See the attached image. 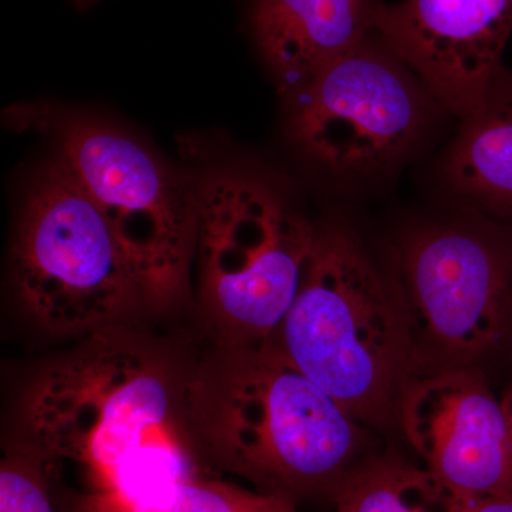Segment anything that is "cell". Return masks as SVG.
Listing matches in <instances>:
<instances>
[{
    "label": "cell",
    "mask_w": 512,
    "mask_h": 512,
    "mask_svg": "<svg viewBox=\"0 0 512 512\" xmlns=\"http://www.w3.org/2000/svg\"><path fill=\"white\" fill-rule=\"evenodd\" d=\"M195 426L215 467L265 494L333 497L366 457L367 427L288 359L274 340L225 348L192 370Z\"/></svg>",
    "instance_id": "1"
},
{
    "label": "cell",
    "mask_w": 512,
    "mask_h": 512,
    "mask_svg": "<svg viewBox=\"0 0 512 512\" xmlns=\"http://www.w3.org/2000/svg\"><path fill=\"white\" fill-rule=\"evenodd\" d=\"M274 342L367 429L400 427L412 379L402 301L355 232L318 229L301 286Z\"/></svg>",
    "instance_id": "2"
},
{
    "label": "cell",
    "mask_w": 512,
    "mask_h": 512,
    "mask_svg": "<svg viewBox=\"0 0 512 512\" xmlns=\"http://www.w3.org/2000/svg\"><path fill=\"white\" fill-rule=\"evenodd\" d=\"M392 275L412 377L478 367L512 343V224L478 212L417 222L394 245Z\"/></svg>",
    "instance_id": "3"
},
{
    "label": "cell",
    "mask_w": 512,
    "mask_h": 512,
    "mask_svg": "<svg viewBox=\"0 0 512 512\" xmlns=\"http://www.w3.org/2000/svg\"><path fill=\"white\" fill-rule=\"evenodd\" d=\"M16 116L55 141L109 222L140 279L148 308H173L188 295L197 252L200 195L147 147L119 128L52 106Z\"/></svg>",
    "instance_id": "4"
},
{
    "label": "cell",
    "mask_w": 512,
    "mask_h": 512,
    "mask_svg": "<svg viewBox=\"0 0 512 512\" xmlns=\"http://www.w3.org/2000/svg\"><path fill=\"white\" fill-rule=\"evenodd\" d=\"M13 275L23 308L56 335L87 338L147 306L109 222L57 154L29 185Z\"/></svg>",
    "instance_id": "5"
},
{
    "label": "cell",
    "mask_w": 512,
    "mask_h": 512,
    "mask_svg": "<svg viewBox=\"0 0 512 512\" xmlns=\"http://www.w3.org/2000/svg\"><path fill=\"white\" fill-rule=\"evenodd\" d=\"M318 229L264 181L224 177L200 195V302L218 346L275 339L295 301Z\"/></svg>",
    "instance_id": "6"
},
{
    "label": "cell",
    "mask_w": 512,
    "mask_h": 512,
    "mask_svg": "<svg viewBox=\"0 0 512 512\" xmlns=\"http://www.w3.org/2000/svg\"><path fill=\"white\" fill-rule=\"evenodd\" d=\"M443 106L376 32L289 94V140L323 174L369 183L416 153Z\"/></svg>",
    "instance_id": "7"
},
{
    "label": "cell",
    "mask_w": 512,
    "mask_h": 512,
    "mask_svg": "<svg viewBox=\"0 0 512 512\" xmlns=\"http://www.w3.org/2000/svg\"><path fill=\"white\" fill-rule=\"evenodd\" d=\"M400 427L424 467L461 500L512 493L510 423L478 367L412 377Z\"/></svg>",
    "instance_id": "8"
},
{
    "label": "cell",
    "mask_w": 512,
    "mask_h": 512,
    "mask_svg": "<svg viewBox=\"0 0 512 512\" xmlns=\"http://www.w3.org/2000/svg\"><path fill=\"white\" fill-rule=\"evenodd\" d=\"M373 26L443 109L463 120L504 66L512 0H375Z\"/></svg>",
    "instance_id": "9"
},
{
    "label": "cell",
    "mask_w": 512,
    "mask_h": 512,
    "mask_svg": "<svg viewBox=\"0 0 512 512\" xmlns=\"http://www.w3.org/2000/svg\"><path fill=\"white\" fill-rule=\"evenodd\" d=\"M373 5L375 0H254L252 33L291 94L375 32Z\"/></svg>",
    "instance_id": "10"
},
{
    "label": "cell",
    "mask_w": 512,
    "mask_h": 512,
    "mask_svg": "<svg viewBox=\"0 0 512 512\" xmlns=\"http://www.w3.org/2000/svg\"><path fill=\"white\" fill-rule=\"evenodd\" d=\"M441 181L467 211L512 224V70L501 67L454 138Z\"/></svg>",
    "instance_id": "11"
},
{
    "label": "cell",
    "mask_w": 512,
    "mask_h": 512,
    "mask_svg": "<svg viewBox=\"0 0 512 512\" xmlns=\"http://www.w3.org/2000/svg\"><path fill=\"white\" fill-rule=\"evenodd\" d=\"M335 512H464L466 501L426 467L366 457L333 494Z\"/></svg>",
    "instance_id": "12"
},
{
    "label": "cell",
    "mask_w": 512,
    "mask_h": 512,
    "mask_svg": "<svg viewBox=\"0 0 512 512\" xmlns=\"http://www.w3.org/2000/svg\"><path fill=\"white\" fill-rule=\"evenodd\" d=\"M0 512H60L42 463L22 443L0 466Z\"/></svg>",
    "instance_id": "13"
},
{
    "label": "cell",
    "mask_w": 512,
    "mask_h": 512,
    "mask_svg": "<svg viewBox=\"0 0 512 512\" xmlns=\"http://www.w3.org/2000/svg\"><path fill=\"white\" fill-rule=\"evenodd\" d=\"M154 512H301L293 501L204 477L192 483L170 507Z\"/></svg>",
    "instance_id": "14"
},
{
    "label": "cell",
    "mask_w": 512,
    "mask_h": 512,
    "mask_svg": "<svg viewBox=\"0 0 512 512\" xmlns=\"http://www.w3.org/2000/svg\"><path fill=\"white\" fill-rule=\"evenodd\" d=\"M464 512H512V493L466 501Z\"/></svg>",
    "instance_id": "15"
},
{
    "label": "cell",
    "mask_w": 512,
    "mask_h": 512,
    "mask_svg": "<svg viewBox=\"0 0 512 512\" xmlns=\"http://www.w3.org/2000/svg\"><path fill=\"white\" fill-rule=\"evenodd\" d=\"M503 404L505 414H507L508 423H510L511 436H512V383L508 387L507 393L504 394Z\"/></svg>",
    "instance_id": "16"
},
{
    "label": "cell",
    "mask_w": 512,
    "mask_h": 512,
    "mask_svg": "<svg viewBox=\"0 0 512 512\" xmlns=\"http://www.w3.org/2000/svg\"><path fill=\"white\" fill-rule=\"evenodd\" d=\"M73 2H76L77 5L80 6H87L90 5V3L94 2V0H73Z\"/></svg>",
    "instance_id": "17"
}]
</instances>
